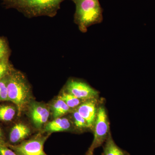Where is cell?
Listing matches in <instances>:
<instances>
[{"label":"cell","instance_id":"obj_1","mask_svg":"<svg viewBox=\"0 0 155 155\" xmlns=\"http://www.w3.org/2000/svg\"><path fill=\"white\" fill-rule=\"evenodd\" d=\"M65 0H2L6 9H14L28 18L54 17Z\"/></svg>","mask_w":155,"mask_h":155},{"label":"cell","instance_id":"obj_2","mask_svg":"<svg viewBox=\"0 0 155 155\" xmlns=\"http://www.w3.org/2000/svg\"><path fill=\"white\" fill-rule=\"evenodd\" d=\"M31 94V87L25 75L13 69L8 76V98L15 104L19 116L30 104Z\"/></svg>","mask_w":155,"mask_h":155},{"label":"cell","instance_id":"obj_3","mask_svg":"<svg viewBox=\"0 0 155 155\" xmlns=\"http://www.w3.org/2000/svg\"><path fill=\"white\" fill-rule=\"evenodd\" d=\"M71 1L75 5L74 22L81 32L85 33L88 27L102 21V9L99 0Z\"/></svg>","mask_w":155,"mask_h":155},{"label":"cell","instance_id":"obj_4","mask_svg":"<svg viewBox=\"0 0 155 155\" xmlns=\"http://www.w3.org/2000/svg\"><path fill=\"white\" fill-rule=\"evenodd\" d=\"M104 104L101 102L99 105L93 129V140L86 154L93 155L94 150L103 145L111 132L107 113Z\"/></svg>","mask_w":155,"mask_h":155},{"label":"cell","instance_id":"obj_5","mask_svg":"<svg viewBox=\"0 0 155 155\" xmlns=\"http://www.w3.org/2000/svg\"><path fill=\"white\" fill-rule=\"evenodd\" d=\"M48 137V136H44L40 134L18 144H6V145L17 155H48L44 150L45 142Z\"/></svg>","mask_w":155,"mask_h":155},{"label":"cell","instance_id":"obj_6","mask_svg":"<svg viewBox=\"0 0 155 155\" xmlns=\"http://www.w3.org/2000/svg\"><path fill=\"white\" fill-rule=\"evenodd\" d=\"M64 91L84 101L98 98L99 94L97 91L88 84L75 78H71L67 81Z\"/></svg>","mask_w":155,"mask_h":155},{"label":"cell","instance_id":"obj_7","mask_svg":"<svg viewBox=\"0 0 155 155\" xmlns=\"http://www.w3.org/2000/svg\"><path fill=\"white\" fill-rule=\"evenodd\" d=\"M100 102L98 98L87 100L75 109L86 120L90 129L92 131Z\"/></svg>","mask_w":155,"mask_h":155},{"label":"cell","instance_id":"obj_8","mask_svg":"<svg viewBox=\"0 0 155 155\" xmlns=\"http://www.w3.org/2000/svg\"><path fill=\"white\" fill-rule=\"evenodd\" d=\"M28 107L29 116L34 125L38 129L41 128L49 117L48 108L44 104L36 102L30 103Z\"/></svg>","mask_w":155,"mask_h":155},{"label":"cell","instance_id":"obj_9","mask_svg":"<svg viewBox=\"0 0 155 155\" xmlns=\"http://www.w3.org/2000/svg\"><path fill=\"white\" fill-rule=\"evenodd\" d=\"M31 130L27 125L22 122L17 123L14 125L10 132L9 140L12 144L19 143L30 135Z\"/></svg>","mask_w":155,"mask_h":155},{"label":"cell","instance_id":"obj_10","mask_svg":"<svg viewBox=\"0 0 155 155\" xmlns=\"http://www.w3.org/2000/svg\"><path fill=\"white\" fill-rule=\"evenodd\" d=\"M72 122L67 118H56L45 125L44 131L49 134L53 132L68 131L72 127Z\"/></svg>","mask_w":155,"mask_h":155},{"label":"cell","instance_id":"obj_11","mask_svg":"<svg viewBox=\"0 0 155 155\" xmlns=\"http://www.w3.org/2000/svg\"><path fill=\"white\" fill-rule=\"evenodd\" d=\"M103 146L102 155H130L127 151L122 149L116 144L111 132Z\"/></svg>","mask_w":155,"mask_h":155},{"label":"cell","instance_id":"obj_12","mask_svg":"<svg viewBox=\"0 0 155 155\" xmlns=\"http://www.w3.org/2000/svg\"><path fill=\"white\" fill-rule=\"evenodd\" d=\"M52 110L53 117L54 119L61 117L72 110V109L69 108L64 101L58 97V99L53 103Z\"/></svg>","mask_w":155,"mask_h":155},{"label":"cell","instance_id":"obj_13","mask_svg":"<svg viewBox=\"0 0 155 155\" xmlns=\"http://www.w3.org/2000/svg\"><path fill=\"white\" fill-rule=\"evenodd\" d=\"M58 97L64 101L72 110H75L81 103L84 101L64 91L62 92Z\"/></svg>","mask_w":155,"mask_h":155},{"label":"cell","instance_id":"obj_14","mask_svg":"<svg viewBox=\"0 0 155 155\" xmlns=\"http://www.w3.org/2000/svg\"><path fill=\"white\" fill-rule=\"evenodd\" d=\"M16 108L11 105L0 106V120L5 122L11 121L16 114Z\"/></svg>","mask_w":155,"mask_h":155},{"label":"cell","instance_id":"obj_15","mask_svg":"<svg viewBox=\"0 0 155 155\" xmlns=\"http://www.w3.org/2000/svg\"><path fill=\"white\" fill-rule=\"evenodd\" d=\"M72 124L77 129L81 130L90 129L86 120L75 110L72 111Z\"/></svg>","mask_w":155,"mask_h":155},{"label":"cell","instance_id":"obj_16","mask_svg":"<svg viewBox=\"0 0 155 155\" xmlns=\"http://www.w3.org/2000/svg\"><path fill=\"white\" fill-rule=\"evenodd\" d=\"M14 69L9 59L0 60V80L8 75Z\"/></svg>","mask_w":155,"mask_h":155},{"label":"cell","instance_id":"obj_17","mask_svg":"<svg viewBox=\"0 0 155 155\" xmlns=\"http://www.w3.org/2000/svg\"><path fill=\"white\" fill-rule=\"evenodd\" d=\"M11 54V49L7 39L0 37V60L9 59Z\"/></svg>","mask_w":155,"mask_h":155},{"label":"cell","instance_id":"obj_18","mask_svg":"<svg viewBox=\"0 0 155 155\" xmlns=\"http://www.w3.org/2000/svg\"><path fill=\"white\" fill-rule=\"evenodd\" d=\"M8 76L0 80V101H8Z\"/></svg>","mask_w":155,"mask_h":155},{"label":"cell","instance_id":"obj_19","mask_svg":"<svg viewBox=\"0 0 155 155\" xmlns=\"http://www.w3.org/2000/svg\"><path fill=\"white\" fill-rule=\"evenodd\" d=\"M0 155H17V153L8 147L6 143L0 144Z\"/></svg>","mask_w":155,"mask_h":155},{"label":"cell","instance_id":"obj_20","mask_svg":"<svg viewBox=\"0 0 155 155\" xmlns=\"http://www.w3.org/2000/svg\"><path fill=\"white\" fill-rule=\"evenodd\" d=\"M5 144V142L4 140V137H3V134L2 132V129L0 127V144Z\"/></svg>","mask_w":155,"mask_h":155},{"label":"cell","instance_id":"obj_21","mask_svg":"<svg viewBox=\"0 0 155 155\" xmlns=\"http://www.w3.org/2000/svg\"><path fill=\"white\" fill-rule=\"evenodd\" d=\"M86 155H91L86 154Z\"/></svg>","mask_w":155,"mask_h":155}]
</instances>
